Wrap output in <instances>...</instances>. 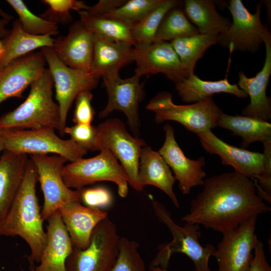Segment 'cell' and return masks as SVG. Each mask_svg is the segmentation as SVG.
<instances>
[{"instance_id": "28", "label": "cell", "mask_w": 271, "mask_h": 271, "mask_svg": "<svg viewBox=\"0 0 271 271\" xmlns=\"http://www.w3.org/2000/svg\"><path fill=\"white\" fill-rule=\"evenodd\" d=\"M216 124L231 130L232 134L241 137L240 146L243 149L255 142H261L263 145L271 143V124L266 121L247 116L228 115L222 112Z\"/></svg>"}, {"instance_id": "5", "label": "cell", "mask_w": 271, "mask_h": 271, "mask_svg": "<svg viewBox=\"0 0 271 271\" xmlns=\"http://www.w3.org/2000/svg\"><path fill=\"white\" fill-rule=\"evenodd\" d=\"M203 149L218 155L224 165H231L235 172L256 180L258 185L271 196V153H260L226 143L209 129L196 134Z\"/></svg>"}, {"instance_id": "11", "label": "cell", "mask_w": 271, "mask_h": 271, "mask_svg": "<svg viewBox=\"0 0 271 271\" xmlns=\"http://www.w3.org/2000/svg\"><path fill=\"white\" fill-rule=\"evenodd\" d=\"M36 169L44 195L41 211L43 220L49 217L60 208L70 202H81L80 190H74L67 186L63 177V170L67 160L53 155H30Z\"/></svg>"}, {"instance_id": "9", "label": "cell", "mask_w": 271, "mask_h": 271, "mask_svg": "<svg viewBox=\"0 0 271 271\" xmlns=\"http://www.w3.org/2000/svg\"><path fill=\"white\" fill-rule=\"evenodd\" d=\"M63 177L67 186L72 189H81L97 182L110 181L117 185L120 197H125L128 194V177L117 159L106 149L95 157L82 158L66 164Z\"/></svg>"}, {"instance_id": "10", "label": "cell", "mask_w": 271, "mask_h": 271, "mask_svg": "<svg viewBox=\"0 0 271 271\" xmlns=\"http://www.w3.org/2000/svg\"><path fill=\"white\" fill-rule=\"evenodd\" d=\"M54 130L50 127L10 128L6 140L5 150L30 155L52 154L63 157L70 162L82 158L87 153L86 150L72 139H62Z\"/></svg>"}, {"instance_id": "39", "label": "cell", "mask_w": 271, "mask_h": 271, "mask_svg": "<svg viewBox=\"0 0 271 271\" xmlns=\"http://www.w3.org/2000/svg\"><path fill=\"white\" fill-rule=\"evenodd\" d=\"M93 94L91 91L80 92L75 98L73 121L75 124H91L95 114L91 105Z\"/></svg>"}, {"instance_id": "35", "label": "cell", "mask_w": 271, "mask_h": 271, "mask_svg": "<svg viewBox=\"0 0 271 271\" xmlns=\"http://www.w3.org/2000/svg\"><path fill=\"white\" fill-rule=\"evenodd\" d=\"M163 0H130L108 14L102 15L133 26L160 5Z\"/></svg>"}, {"instance_id": "38", "label": "cell", "mask_w": 271, "mask_h": 271, "mask_svg": "<svg viewBox=\"0 0 271 271\" xmlns=\"http://www.w3.org/2000/svg\"><path fill=\"white\" fill-rule=\"evenodd\" d=\"M64 132L87 152L93 151L97 134L96 126L91 124H75L71 126H66Z\"/></svg>"}, {"instance_id": "47", "label": "cell", "mask_w": 271, "mask_h": 271, "mask_svg": "<svg viewBox=\"0 0 271 271\" xmlns=\"http://www.w3.org/2000/svg\"><path fill=\"white\" fill-rule=\"evenodd\" d=\"M3 53V44L2 40L0 39V57Z\"/></svg>"}, {"instance_id": "22", "label": "cell", "mask_w": 271, "mask_h": 271, "mask_svg": "<svg viewBox=\"0 0 271 271\" xmlns=\"http://www.w3.org/2000/svg\"><path fill=\"white\" fill-rule=\"evenodd\" d=\"M69 234L73 247L85 249L96 225L107 217L100 209L82 205L79 202H68L59 209Z\"/></svg>"}, {"instance_id": "18", "label": "cell", "mask_w": 271, "mask_h": 271, "mask_svg": "<svg viewBox=\"0 0 271 271\" xmlns=\"http://www.w3.org/2000/svg\"><path fill=\"white\" fill-rule=\"evenodd\" d=\"M46 62L40 51L18 58L0 69V105L11 97H23L24 90L44 72Z\"/></svg>"}, {"instance_id": "23", "label": "cell", "mask_w": 271, "mask_h": 271, "mask_svg": "<svg viewBox=\"0 0 271 271\" xmlns=\"http://www.w3.org/2000/svg\"><path fill=\"white\" fill-rule=\"evenodd\" d=\"M94 50L90 72L96 77L118 75L122 67L134 61V48L93 34Z\"/></svg>"}, {"instance_id": "12", "label": "cell", "mask_w": 271, "mask_h": 271, "mask_svg": "<svg viewBox=\"0 0 271 271\" xmlns=\"http://www.w3.org/2000/svg\"><path fill=\"white\" fill-rule=\"evenodd\" d=\"M40 51L48 65V69L53 79L61 124L64 129L68 111L76 96L81 92L94 89L99 78L90 72L68 66L60 60L52 47H43Z\"/></svg>"}, {"instance_id": "32", "label": "cell", "mask_w": 271, "mask_h": 271, "mask_svg": "<svg viewBox=\"0 0 271 271\" xmlns=\"http://www.w3.org/2000/svg\"><path fill=\"white\" fill-rule=\"evenodd\" d=\"M179 2L163 0L157 7L132 26L131 33L136 45H149L155 42L156 33L163 18Z\"/></svg>"}, {"instance_id": "44", "label": "cell", "mask_w": 271, "mask_h": 271, "mask_svg": "<svg viewBox=\"0 0 271 271\" xmlns=\"http://www.w3.org/2000/svg\"><path fill=\"white\" fill-rule=\"evenodd\" d=\"M9 21L3 19H0V39H3L9 34L10 30L7 28Z\"/></svg>"}, {"instance_id": "40", "label": "cell", "mask_w": 271, "mask_h": 271, "mask_svg": "<svg viewBox=\"0 0 271 271\" xmlns=\"http://www.w3.org/2000/svg\"><path fill=\"white\" fill-rule=\"evenodd\" d=\"M81 201L86 206L100 209L111 204L112 198L109 191L103 187L81 189Z\"/></svg>"}, {"instance_id": "6", "label": "cell", "mask_w": 271, "mask_h": 271, "mask_svg": "<svg viewBox=\"0 0 271 271\" xmlns=\"http://www.w3.org/2000/svg\"><path fill=\"white\" fill-rule=\"evenodd\" d=\"M120 239L115 224L106 217L94 228L85 249L73 248L66 261V271H111Z\"/></svg>"}, {"instance_id": "3", "label": "cell", "mask_w": 271, "mask_h": 271, "mask_svg": "<svg viewBox=\"0 0 271 271\" xmlns=\"http://www.w3.org/2000/svg\"><path fill=\"white\" fill-rule=\"evenodd\" d=\"M25 100L0 117V128L28 129L50 127L64 135L59 107L53 99V81L48 68L30 86Z\"/></svg>"}, {"instance_id": "8", "label": "cell", "mask_w": 271, "mask_h": 271, "mask_svg": "<svg viewBox=\"0 0 271 271\" xmlns=\"http://www.w3.org/2000/svg\"><path fill=\"white\" fill-rule=\"evenodd\" d=\"M97 134L93 151L109 150L119 160L128 179V184L141 191L138 182L140 157L145 142L132 136L118 118H110L96 126Z\"/></svg>"}, {"instance_id": "31", "label": "cell", "mask_w": 271, "mask_h": 271, "mask_svg": "<svg viewBox=\"0 0 271 271\" xmlns=\"http://www.w3.org/2000/svg\"><path fill=\"white\" fill-rule=\"evenodd\" d=\"M218 35L198 34L171 41L188 76L194 73L196 63L211 46L217 43Z\"/></svg>"}, {"instance_id": "2", "label": "cell", "mask_w": 271, "mask_h": 271, "mask_svg": "<svg viewBox=\"0 0 271 271\" xmlns=\"http://www.w3.org/2000/svg\"><path fill=\"white\" fill-rule=\"evenodd\" d=\"M38 176L30 159L21 186L5 218L0 223V235L18 236L29 246V262L39 263L46 244L39 201L36 194Z\"/></svg>"}, {"instance_id": "4", "label": "cell", "mask_w": 271, "mask_h": 271, "mask_svg": "<svg viewBox=\"0 0 271 271\" xmlns=\"http://www.w3.org/2000/svg\"><path fill=\"white\" fill-rule=\"evenodd\" d=\"M152 205L159 220L170 231L173 239L160 246L150 264V269L154 267L167 269L171 256L180 252L191 259L194 264L195 271H212L209 266V260L215 247L210 243L203 246L200 243L199 239L201 236L200 225L185 223L184 226H180L174 221L163 203L152 200Z\"/></svg>"}, {"instance_id": "45", "label": "cell", "mask_w": 271, "mask_h": 271, "mask_svg": "<svg viewBox=\"0 0 271 271\" xmlns=\"http://www.w3.org/2000/svg\"><path fill=\"white\" fill-rule=\"evenodd\" d=\"M0 17L2 19H5L9 22L12 20L14 19V17L11 15L5 12L1 7H0Z\"/></svg>"}, {"instance_id": "46", "label": "cell", "mask_w": 271, "mask_h": 271, "mask_svg": "<svg viewBox=\"0 0 271 271\" xmlns=\"http://www.w3.org/2000/svg\"><path fill=\"white\" fill-rule=\"evenodd\" d=\"M151 271H168L167 269H163L160 267H154L150 269Z\"/></svg>"}, {"instance_id": "24", "label": "cell", "mask_w": 271, "mask_h": 271, "mask_svg": "<svg viewBox=\"0 0 271 271\" xmlns=\"http://www.w3.org/2000/svg\"><path fill=\"white\" fill-rule=\"evenodd\" d=\"M175 179L171 168L158 151L147 146L142 150L139 162L138 182L143 190L146 185L154 186L163 191L178 208L179 203L174 192Z\"/></svg>"}, {"instance_id": "14", "label": "cell", "mask_w": 271, "mask_h": 271, "mask_svg": "<svg viewBox=\"0 0 271 271\" xmlns=\"http://www.w3.org/2000/svg\"><path fill=\"white\" fill-rule=\"evenodd\" d=\"M257 218L251 217L222 234L212 255L217 261V271H248L259 240L255 233Z\"/></svg>"}, {"instance_id": "48", "label": "cell", "mask_w": 271, "mask_h": 271, "mask_svg": "<svg viewBox=\"0 0 271 271\" xmlns=\"http://www.w3.org/2000/svg\"><path fill=\"white\" fill-rule=\"evenodd\" d=\"M30 271H35V265L34 263L30 262Z\"/></svg>"}, {"instance_id": "20", "label": "cell", "mask_w": 271, "mask_h": 271, "mask_svg": "<svg viewBox=\"0 0 271 271\" xmlns=\"http://www.w3.org/2000/svg\"><path fill=\"white\" fill-rule=\"evenodd\" d=\"M265 57L261 70L251 78L243 72L239 73L238 86L249 96L250 101L242 111L244 116L255 117L267 121L271 119L270 99L266 91L271 75V37L268 31L263 38Z\"/></svg>"}, {"instance_id": "34", "label": "cell", "mask_w": 271, "mask_h": 271, "mask_svg": "<svg viewBox=\"0 0 271 271\" xmlns=\"http://www.w3.org/2000/svg\"><path fill=\"white\" fill-rule=\"evenodd\" d=\"M19 16L23 30L34 36L56 35L59 33L57 25L49 22L33 13L23 1H6Z\"/></svg>"}, {"instance_id": "43", "label": "cell", "mask_w": 271, "mask_h": 271, "mask_svg": "<svg viewBox=\"0 0 271 271\" xmlns=\"http://www.w3.org/2000/svg\"><path fill=\"white\" fill-rule=\"evenodd\" d=\"M9 129L0 128V154L5 150L6 140Z\"/></svg>"}, {"instance_id": "41", "label": "cell", "mask_w": 271, "mask_h": 271, "mask_svg": "<svg viewBox=\"0 0 271 271\" xmlns=\"http://www.w3.org/2000/svg\"><path fill=\"white\" fill-rule=\"evenodd\" d=\"M248 271H271V267L266 259L263 244L260 240L254 248Z\"/></svg>"}, {"instance_id": "37", "label": "cell", "mask_w": 271, "mask_h": 271, "mask_svg": "<svg viewBox=\"0 0 271 271\" xmlns=\"http://www.w3.org/2000/svg\"><path fill=\"white\" fill-rule=\"evenodd\" d=\"M139 246L137 241L120 237L119 253L111 271H146L145 263L139 251Z\"/></svg>"}, {"instance_id": "16", "label": "cell", "mask_w": 271, "mask_h": 271, "mask_svg": "<svg viewBox=\"0 0 271 271\" xmlns=\"http://www.w3.org/2000/svg\"><path fill=\"white\" fill-rule=\"evenodd\" d=\"M134 61L135 74L140 76L161 73L175 84L188 76L170 42L135 46Z\"/></svg>"}, {"instance_id": "13", "label": "cell", "mask_w": 271, "mask_h": 271, "mask_svg": "<svg viewBox=\"0 0 271 271\" xmlns=\"http://www.w3.org/2000/svg\"><path fill=\"white\" fill-rule=\"evenodd\" d=\"M261 4H257L255 13L251 14L241 1H229L227 7L233 22L225 32L218 35L217 43L231 51H257L269 31L261 22Z\"/></svg>"}, {"instance_id": "19", "label": "cell", "mask_w": 271, "mask_h": 271, "mask_svg": "<svg viewBox=\"0 0 271 271\" xmlns=\"http://www.w3.org/2000/svg\"><path fill=\"white\" fill-rule=\"evenodd\" d=\"M52 48L68 66L90 72L94 50L93 34L80 20L71 25L66 36L55 39Z\"/></svg>"}, {"instance_id": "33", "label": "cell", "mask_w": 271, "mask_h": 271, "mask_svg": "<svg viewBox=\"0 0 271 271\" xmlns=\"http://www.w3.org/2000/svg\"><path fill=\"white\" fill-rule=\"evenodd\" d=\"M175 8L165 16L156 33L155 42H171L199 33L196 27L189 21L185 12Z\"/></svg>"}, {"instance_id": "25", "label": "cell", "mask_w": 271, "mask_h": 271, "mask_svg": "<svg viewBox=\"0 0 271 271\" xmlns=\"http://www.w3.org/2000/svg\"><path fill=\"white\" fill-rule=\"evenodd\" d=\"M29 159L27 154L8 150L0 157V223L21 186Z\"/></svg>"}, {"instance_id": "1", "label": "cell", "mask_w": 271, "mask_h": 271, "mask_svg": "<svg viewBox=\"0 0 271 271\" xmlns=\"http://www.w3.org/2000/svg\"><path fill=\"white\" fill-rule=\"evenodd\" d=\"M203 186L181 218L185 223L202 225L223 234L251 217L271 210L257 194L254 181L235 172L207 178Z\"/></svg>"}, {"instance_id": "7", "label": "cell", "mask_w": 271, "mask_h": 271, "mask_svg": "<svg viewBox=\"0 0 271 271\" xmlns=\"http://www.w3.org/2000/svg\"><path fill=\"white\" fill-rule=\"evenodd\" d=\"M147 108L155 113L157 123L167 120L177 121L196 134L217 126V119L222 112L212 97L187 105H177L173 103L172 94L166 91L152 99Z\"/></svg>"}, {"instance_id": "42", "label": "cell", "mask_w": 271, "mask_h": 271, "mask_svg": "<svg viewBox=\"0 0 271 271\" xmlns=\"http://www.w3.org/2000/svg\"><path fill=\"white\" fill-rule=\"evenodd\" d=\"M126 1L100 0L96 5L89 6L86 11L91 15L102 16L120 7Z\"/></svg>"}, {"instance_id": "27", "label": "cell", "mask_w": 271, "mask_h": 271, "mask_svg": "<svg viewBox=\"0 0 271 271\" xmlns=\"http://www.w3.org/2000/svg\"><path fill=\"white\" fill-rule=\"evenodd\" d=\"M175 88L182 101L186 103L197 102L221 92L231 94L240 98L247 96L245 92L237 85L231 84L226 78L218 81H206L194 73L176 83Z\"/></svg>"}, {"instance_id": "29", "label": "cell", "mask_w": 271, "mask_h": 271, "mask_svg": "<svg viewBox=\"0 0 271 271\" xmlns=\"http://www.w3.org/2000/svg\"><path fill=\"white\" fill-rule=\"evenodd\" d=\"M185 13L196 26L199 33L219 35L225 32L231 23L216 10L210 0H186Z\"/></svg>"}, {"instance_id": "36", "label": "cell", "mask_w": 271, "mask_h": 271, "mask_svg": "<svg viewBox=\"0 0 271 271\" xmlns=\"http://www.w3.org/2000/svg\"><path fill=\"white\" fill-rule=\"evenodd\" d=\"M42 2L49 8L40 17L56 25L67 24L72 22L70 11H87L89 7L84 2L77 0H43Z\"/></svg>"}, {"instance_id": "30", "label": "cell", "mask_w": 271, "mask_h": 271, "mask_svg": "<svg viewBox=\"0 0 271 271\" xmlns=\"http://www.w3.org/2000/svg\"><path fill=\"white\" fill-rule=\"evenodd\" d=\"M78 13L80 20L93 34L135 46L131 33L132 26L104 16L91 15L86 11Z\"/></svg>"}, {"instance_id": "15", "label": "cell", "mask_w": 271, "mask_h": 271, "mask_svg": "<svg viewBox=\"0 0 271 271\" xmlns=\"http://www.w3.org/2000/svg\"><path fill=\"white\" fill-rule=\"evenodd\" d=\"M141 76L134 74L122 79L118 75L103 77L108 94L105 107L100 112L99 116L104 118L114 110H119L126 115L128 124L137 134L140 127L139 104L142 96Z\"/></svg>"}, {"instance_id": "21", "label": "cell", "mask_w": 271, "mask_h": 271, "mask_svg": "<svg viewBox=\"0 0 271 271\" xmlns=\"http://www.w3.org/2000/svg\"><path fill=\"white\" fill-rule=\"evenodd\" d=\"M47 221L46 244L35 271H66V261L73 246L59 210Z\"/></svg>"}, {"instance_id": "26", "label": "cell", "mask_w": 271, "mask_h": 271, "mask_svg": "<svg viewBox=\"0 0 271 271\" xmlns=\"http://www.w3.org/2000/svg\"><path fill=\"white\" fill-rule=\"evenodd\" d=\"M2 40L3 53L0 57V69L38 48L52 47L55 40L50 35L34 36L26 33L19 19L13 22L8 35Z\"/></svg>"}, {"instance_id": "17", "label": "cell", "mask_w": 271, "mask_h": 271, "mask_svg": "<svg viewBox=\"0 0 271 271\" xmlns=\"http://www.w3.org/2000/svg\"><path fill=\"white\" fill-rule=\"evenodd\" d=\"M163 129L165 140L158 152L173 170L182 193L190 194L192 188L203 184L206 175L202 169L205 164V158L201 157L192 160L187 158L176 141L173 127L166 123Z\"/></svg>"}]
</instances>
